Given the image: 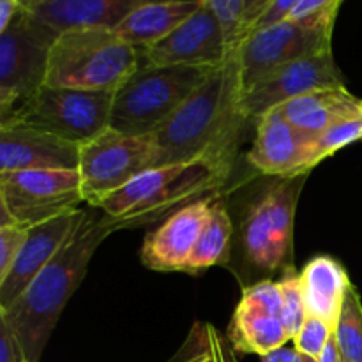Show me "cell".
Masks as SVG:
<instances>
[{
    "mask_svg": "<svg viewBox=\"0 0 362 362\" xmlns=\"http://www.w3.org/2000/svg\"><path fill=\"white\" fill-rule=\"evenodd\" d=\"M78 170H25L0 173V225L34 226L83 204Z\"/></svg>",
    "mask_w": 362,
    "mask_h": 362,
    "instance_id": "obj_10",
    "label": "cell"
},
{
    "mask_svg": "<svg viewBox=\"0 0 362 362\" xmlns=\"http://www.w3.org/2000/svg\"><path fill=\"white\" fill-rule=\"evenodd\" d=\"M262 362H306L308 357L303 356L296 346H281V349H276L272 352H269L267 356L260 357Z\"/></svg>",
    "mask_w": 362,
    "mask_h": 362,
    "instance_id": "obj_34",
    "label": "cell"
},
{
    "mask_svg": "<svg viewBox=\"0 0 362 362\" xmlns=\"http://www.w3.org/2000/svg\"><path fill=\"white\" fill-rule=\"evenodd\" d=\"M28 235V226L18 223L0 225V278L7 274Z\"/></svg>",
    "mask_w": 362,
    "mask_h": 362,
    "instance_id": "obj_30",
    "label": "cell"
},
{
    "mask_svg": "<svg viewBox=\"0 0 362 362\" xmlns=\"http://www.w3.org/2000/svg\"><path fill=\"white\" fill-rule=\"evenodd\" d=\"M204 4L205 0H154V2H147L136 7L115 28V34L134 48H147L172 34Z\"/></svg>",
    "mask_w": 362,
    "mask_h": 362,
    "instance_id": "obj_21",
    "label": "cell"
},
{
    "mask_svg": "<svg viewBox=\"0 0 362 362\" xmlns=\"http://www.w3.org/2000/svg\"><path fill=\"white\" fill-rule=\"evenodd\" d=\"M334 339L343 362H362V300L356 286H350Z\"/></svg>",
    "mask_w": 362,
    "mask_h": 362,
    "instance_id": "obj_25",
    "label": "cell"
},
{
    "mask_svg": "<svg viewBox=\"0 0 362 362\" xmlns=\"http://www.w3.org/2000/svg\"><path fill=\"white\" fill-rule=\"evenodd\" d=\"M156 166L152 134L129 136L108 127L80 145L78 173L85 204L98 209L141 172Z\"/></svg>",
    "mask_w": 362,
    "mask_h": 362,
    "instance_id": "obj_9",
    "label": "cell"
},
{
    "mask_svg": "<svg viewBox=\"0 0 362 362\" xmlns=\"http://www.w3.org/2000/svg\"><path fill=\"white\" fill-rule=\"evenodd\" d=\"M341 362H343V361H341Z\"/></svg>",
    "mask_w": 362,
    "mask_h": 362,
    "instance_id": "obj_39",
    "label": "cell"
},
{
    "mask_svg": "<svg viewBox=\"0 0 362 362\" xmlns=\"http://www.w3.org/2000/svg\"><path fill=\"white\" fill-rule=\"evenodd\" d=\"M138 52L140 64L187 67H219L237 53L228 46L221 21L207 0L172 34Z\"/></svg>",
    "mask_w": 362,
    "mask_h": 362,
    "instance_id": "obj_12",
    "label": "cell"
},
{
    "mask_svg": "<svg viewBox=\"0 0 362 362\" xmlns=\"http://www.w3.org/2000/svg\"><path fill=\"white\" fill-rule=\"evenodd\" d=\"M226 338L235 352L260 357L292 341L281 317L278 281L264 279L243 290Z\"/></svg>",
    "mask_w": 362,
    "mask_h": 362,
    "instance_id": "obj_14",
    "label": "cell"
},
{
    "mask_svg": "<svg viewBox=\"0 0 362 362\" xmlns=\"http://www.w3.org/2000/svg\"><path fill=\"white\" fill-rule=\"evenodd\" d=\"M154 0H39L32 16L57 34L80 28L115 30L136 7Z\"/></svg>",
    "mask_w": 362,
    "mask_h": 362,
    "instance_id": "obj_19",
    "label": "cell"
},
{
    "mask_svg": "<svg viewBox=\"0 0 362 362\" xmlns=\"http://www.w3.org/2000/svg\"><path fill=\"white\" fill-rule=\"evenodd\" d=\"M310 138L296 129L279 110L257 119V134L247 159L257 172L264 175L286 179L308 175L304 161Z\"/></svg>",
    "mask_w": 362,
    "mask_h": 362,
    "instance_id": "obj_18",
    "label": "cell"
},
{
    "mask_svg": "<svg viewBox=\"0 0 362 362\" xmlns=\"http://www.w3.org/2000/svg\"><path fill=\"white\" fill-rule=\"evenodd\" d=\"M278 285L279 293H281V317L290 338L293 339L308 318L300 274H297L293 267L288 269L281 274Z\"/></svg>",
    "mask_w": 362,
    "mask_h": 362,
    "instance_id": "obj_27",
    "label": "cell"
},
{
    "mask_svg": "<svg viewBox=\"0 0 362 362\" xmlns=\"http://www.w3.org/2000/svg\"><path fill=\"white\" fill-rule=\"evenodd\" d=\"M233 237V223L225 200L219 194L212 198L207 223L200 233L193 255L187 262L186 272L198 274L214 265H223L230 258V244Z\"/></svg>",
    "mask_w": 362,
    "mask_h": 362,
    "instance_id": "obj_23",
    "label": "cell"
},
{
    "mask_svg": "<svg viewBox=\"0 0 362 362\" xmlns=\"http://www.w3.org/2000/svg\"><path fill=\"white\" fill-rule=\"evenodd\" d=\"M306 362H318V361H317V359H310V357H308Z\"/></svg>",
    "mask_w": 362,
    "mask_h": 362,
    "instance_id": "obj_38",
    "label": "cell"
},
{
    "mask_svg": "<svg viewBox=\"0 0 362 362\" xmlns=\"http://www.w3.org/2000/svg\"><path fill=\"white\" fill-rule=\"evenodd\" d=\"M80 145L23 124L0 126V173L78 170Z\"/></svg>",
    "mask_w": 362,
    "mask_h": 362,
    "instance_id": "obj_17",
    "label": "cell"
},
{
    "mask_svg": "<svg viewBox=\"0 0 362 362\" xmlns=\"http://www.w3.org/2000/svg\"><path fill=\"white\" fill-rule=\"evenodd\" d=\"M16 2H20L27 11H32L35 6H37L39 0H16Z\"/></svg>",
    "mask_w": 362,
    "mask_h": 362,
    "instance_id": "obj_37",
    "label": "cell"
},
{
    "mask_svg": "<svg viewBox=\"0 0 362 362\" xmlns=\"http://www.w3.org/2000/svg\"><path fill=\"white\" fill-rule=\"evenodd\" d=\"M214 197L202 198L173 212L145 237L141 247V262L145 267L158 272H186L187 262L207 223Z\"/></svg>",
    "mask_w": 362,
    "mask_h": 362,
    "instance_id": "obj_16",
    "label": "cell"
},
{
    "mask_svg": "<svg viewBox=\"0 0 362 362\" xmlns=\"http://www.w3.org/2000/svg\"><path fill=\"white\" fill-rule=\"evenodd\" d=\"M272 0H246V14H244V39L250 34L255 21L262 16Z\"/></svg>",
    "mask_w": 362,
    "mask_h": 362,
    "instance_id": "obj_35",
    "label": "cell"
},
{
    "mask_svg": "<svg viewBox=\"0 0 362 362\" xmlns=\"http://www.w3.org/2000/svg\"><path fill=\"white\" fill-rule=\"evenodd\" d=\"M300 2H303V0H272V2L269 4L267 9L262 13V16L255 21L253 27H251V30H250V34L253 30H260V28L271 27V25L279 23V21L288 20L290 14L293 13V9H296Z\"/></svg>",
    "mask_w": 362,
    "mask_h": 362,
    "instance_id": "obj_32",
    "label": "cell"
},
{
    "mask_svg": "<svg viewBox=\"0 0 362 362\" xmlns=\"http://www.w3.org/2000/svg\"><path fill=\"white\" fill-rule=\"evenodd\" d=\"M170 362H239L228 338L211 324H194Z\"/></svg>",
    "mask_w": 362,
    "mask_h": 362,
    "instance_id": "obj_24",
    "label": "cell"
},
{
    "mask_svg": "<svg viewBox=\"0 0 362 362\" xmlns=\"http://www.w3.org/2000/svg\"><path fill=\"white\" fill-rule=\"evenodd\" d=\"M0 362H25L6 322L0 318Z\"/></svg>",
    "mask_w": 362,
    "mask_h": 362,
    "instance_id": "obj_33",
    "label": "cell"
},
{
    "mask_svg": "<svg viewBox=\"0 0 362 362\" xmlns=\"http://www.w3.org/2000/svg\"><path fill=\"white\" fill-rule=\"evenodd\" d=\"M345 87L343 76L332 57V49L304 57L281 66L246 90L240 110L247 120L260 119L292 99L320 88Z\"/></svg>",
    "mask_w": 362,
    "mask_h": 362,
    "instance_id": "obj_13",
    "label": "cell"
},
{
    "mask_svg": "<svg viewBox=\"0 0 362 362\" xmlns=\"http://www.w3.org/2000/svg\"><path fill=\"white\" fill-rule=\"evenodd\" d=\"M232 165L226 159H197L148 168L98 209L115 232L151 225L193 202L218 194Z\"/></svg>",
    "mask_w": 362,
    "mask_h": 362,
    "instance_id": "obj_3",
    "label": "cell"
},
{
    "mask_svg": "<svg viewBox=\"0 0 362 362\" xmlns=\"http://www.w3.org/2000/svg\"><path fill=\"white\" fill-rule=\"evenodd\" d=\"M212 69L216 67L140 64L113 94L110 127L129 136L154 134L207 80Z\"/></svg>",
    "mask_w": 362,
    "mask_h": 362,
    "instance_id": "obj_5",
    "label": "cell"
},
{
    "mask_svg": "<svg viewBox=\"0 0 362 362\" xmlns=\"http://www.w3.org/2000/svg\"><path fill=\"white\" fill-rule=\"evenodd\" d=\"M306 310L336 329L352 281L345 267L331 257H317L300 272Z\"/></svg>",
    "mask_w": 362,
    "mask_h": 362,
    "instance_id": "obj_22",
    "label": "cell"
},
{
    "mask_svg": "<svg viewBox=\"0 0 362 362\" xmlns=\"http://www.w3.org/2000/svg\"><path fill=\"white\" fill-rule=\"evenodd\" d=\"M115 230L106 223L101 211H87L62 250L37 274L20 299L0 318L7 324L25 362L41 361L45 346L69 303L87 274L88 264L103 240Z\"/></svg>",
    "mask_w": 362,
    "mask_h": 362,
    "instance_id": "obj_2",
    "label": "cell"
},
{
    "mask_svg": "<svg viewBox=\"0 0 362 362\" xmlns=\"http://www.w3.org/2000/svg\"><path fill=\"white\" fill-rule=\"evenodd\" d=\"M332 27L285 20L251 32L237 49L243 94L281 66L331 49Z\"/></svg>",
    "mask_w": 362,
    "mask_h": 362,
    "instance_id": "obj_11",
    "label": "cell"
},
{
    "mask_svg": "<svg viewBox=\"0 0 362 362\" xmlns=\"http://www.w3.org/2000/svg\"><path fill=\"white\" fill-rule=\"evenodd\" d=\"M306 177L278 179L247 209L243 251L257 271L272 274L293 267V223Z\"/></svg>",
    "mask_w": 362,
    "mask_h": 362,
    "instance_id": "obj_6",
    "label": "cell"
},
{
    "mask_svg": "<svg viewBox=\"0 0 362 362\" xmlns=\"http://www.w3.org/2000/svg\"><path fill=\"white\" fill-rule=\"evenodd\" d=\"M359 140H362V115L334 124L324 133L310 138L306 161H304V173H310L315 166L320 165L325 158H331L339 148Z\"/></svg>",
    "mask_w": 362,
    "mask_h": 362,
    "instance_id": "obj_26",
    "label": "cell"
},
{
    "mask_svg": "<svg viewBox=\"0 0 362 362\" xmlns=\"http://www.w3.org/2000/svg\"><path fill=\"white\" fill-rule=\"evenodd\" d=\"M332 336H334V327L332 325L320 320V318L308 315L306 322H304V325L300 327V331L297 332V336L292 341L293 346L303 356L318 361L322 357V354H324L325 346L331 341Z\"/></svg>",
    "mask_w": 362,
    "mask_h": 362,
    "instance_id": "obj_29",
    "label": "cell"
},
{
    "mask_svg": "<svg viewBox=\"0 0 362 362\" xmlns=\"http://www.w3.org/2000/svg\"><path fill=\"white\" fill-rule=\"evenodd\" d=\"M85 212V209H78L28 228L27 240L20 255L7 274L0 278V311L9 310L37 278L39 272L55 258V255L78 228Z\"/></svg>",
    "mask_w": 362,
    "mask_h": 362,
    "instance_id": "obj_15",
    "label": "cell"
},
{
    "mask_svg": "<svg viewBox=\"0 0 362 362\" xmlns=\"http://www.w3.org/2000/svg\"><path fill=\"white\" fill-rule=\"evenodd\" d=\"M113 94L115 92L78 90L45 83L6 124H23L83 145L110 127Z\"/></svg>",
    "mask_w": 362,
    "mask_h": 362,
    "instance_id": "obj_8",
    "label": "cell"
},
{
    "mask_svg": "<svg viewBox=\"0 0 362 362\" xmlns=\"http://www.w3.org/2000/svg\"><path fill=\"white\" fill-rule=\"evenodd\" d=\"M279 113L304 136L313 138L334 124L362 115V99L346 87L320 88L285 103Z\"/></svg>",
    "mask_w": 362,
    "mask_h": 362,
    "instance_id": "obj_20",
    "label": "cell"
},
{
    "mask_svg": "<svg viewBox=\"0 0 362 362\" xmlns=\"http://www.w3.org/2000/svg\"><path fill=\"white\" fill-rule=\"evenodd\" d=\"M225 30L232 52H237L244 41V14L246 0H207Z\"/></svg>",
    "mask_w": 362,
    "mask_h": 362,
    "instance_id": "obj_28",
    "label": "cell"
},
{
    "mask_svg": "<svg viewBox=\"0 0 362 362\" xmlns=\"http://www.w3.org/2000/svg\"><path fill=\"white\" fill-rule=\"evenodd\" d=\"M341 2L343 0H303L293 9L288 20L334 25L336 14H338Z\"/></svg>",
    "mask_w": 362,
    "mask_h": 362,
    "instance_id": "obj_31",
    "label": "cell"
},
{
    "mask_svg": "<svg viewBox=\"0 0 362 362\" xmlns=\"http://www.w3.org/2000/svg\"><path fill=\"white\" fill-rule=\"evenodd\" d=\"M59 37L30 11L21 9L9 27L0 32V124L46 83L49 52Z\"/></svg>",
    "mask_w": 362,
    "mask_h": 362,
    "instance_id": "obj_7",
    "label": "cell"
},
{
    "mask_svg": "<svg viewBox=\"0 0 362 362\" xmlns=\"http://www.w3.org/2000/svg\"><path fill=\"white\" fill-rule=\"evenodd\" d=\"M140 67V52L110 28L59 34L49 52L46 85L117 92Z\"/></svg>",
    "mask_w": 362,
    "mask_h": 362,
    "instance_id": "obj_4",
    "label": "cell"
},
{
    "mask_svg": "<svg viewBox=\"0 0 362 362\" xmlns=\"http://www.w3.org/2000/svg\"><path fill=\"white\" fill-rule=\"evenodd\" d=\"M239 59L230 57L152 134L156 166L197 159L233 161L246 117L240 110ZM154 166V168H156Z\"/></svg>",
    "mask_w": 362,
    "mask_h": 362,
    "instance_id": "obj_1",
    "label": "cell"
},
{
    "mask_svg": "<svg viewBox=\"0 0 362 362\" xmlns=\"http://www.w3.org/2000/svg\"><path fill=\"white\" fill-rule=\"evenodd\" d=\"M21 9H25L16 0H0V32L6 30L11 21L18 16Z\"/></svg>",
    "mask_w": 362,
    "mask_h": 362,
    "instance_id": "obj_36",
    "label": "cell"
}]
</instances>
